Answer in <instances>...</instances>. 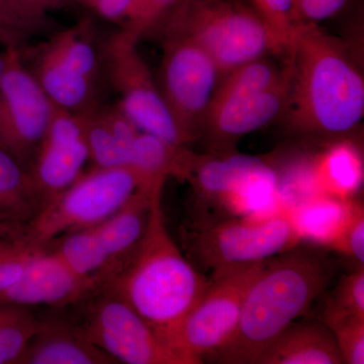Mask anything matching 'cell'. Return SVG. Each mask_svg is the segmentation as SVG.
Segmentation results:
<instances>
[{
	"mask_svg": "<svg viewBox=\"0 0 364 364\" xmlns=\"http://www.w3.org/2000/svg\"><path fill=\"white\" fill-rule=\"evenodd\" d=\"M0 11L26 26L33 36L52 30L51 21L33 18L30 14L26 13L16 0H0Z\"/></svg>",
	"mask_w": 364,
	"mask_h": 364,
	"instance_id": "cell-35",
	"label": "cell"
},
{
	"mask_svg": "<svg viewBox=\"0 0 364 364\" xmlns=\"http://www.w3.org/2000/svg\"><path fill=\"white\" fill-rule=\"evenodd\" d=\"M54 112V104L23 64L20 47L4 49L0 76V146L23 164L32 162Z\"/></svg>",
	"mask_w": 364,
	"mask_h": 364,
	"instance_id": "cell-12",
	"label": "cell"
},
{
	"mask_svg": "<svg viewBox=\"0 0 364 364\" xmlns=\"http://www.w3.org/2000/svg\"><path fill=\"white\" fill-rule=\"evenodd\" d=\"M282 114L296 136L328 142L350 138L364 117V78L348 46L318 25H301L291 51Z\"/></svg>",
	"mask_w": 364,
	"mask_h": 364,
	"instance_id": "cell-1",
	"label": "cell"
},
{
	"mask_svg": "<svg viewBox=\"0 0 364 364\" xmlns=\"http://www.w3.org/2000/svg\"><path fill=\"white\" fill-rule=\"evenodd\" d=\"M286 59L287 70L275 85L253 92L213 98L198 139L208 154L224 156L238 153L237 147L244 136L282 117L291 71Z\"/></svg>",
	"mask_w": 364,
	"mask_h": 364,
	"instance_id": "cell-13",
	"label": "cell"
},
{
	"mask_svg": "<svg viewBox=\"0 0 364 364\" xmlns=\"http://www.w3.org/2000/svg\"><path fill=\"white\" fill-rule=\"evenodd\" d=\"M52 249L79 277L97 279L107 284L116 268L105 252L95 227L71 232L55 240Z\"/></svg>",
	"mask_w": 364,
	"mask_h": 364,
	"instance_id": "cell-25",
	"label": "cell"
},
{
	"mask_svg": "<svg viewBox=\"0 0 364 364\" xmlns=\"http://www.w3.org/2000/svg\"><path fill=\"white\" fill-rule=\"evenodd\" d=\"M165 182V178L141 182L135 193L114 215L95 227L116 273L142 239L155 189Z\"/></svg>",
	"mask_w": 364,
	"mask_h": 364,
	"instance_id": "cell-18",
	"label": "cell"
},
{
	"mask_svg": "<svg viewBox=\"0 0 364 364\" xmlns=\"http://www.w3.org/2000/svg\"><path fill=\"white\" fill-rule=\"evenodd\" d=\"M279 170L272 163L252 157L234 182L221 207L235 215L260 218L279 200Z\"/></svg>",
	"mask_w": 364,
	"mask_h": 364,
	"instance_id": "cell-24",
	"label": "cell"
},
{
	"mask_svg": "<svg viewBox=\"0 0 364 364\" xmlns=\"http://www.w3.org/2000/svg\"><path fill=\"white\" fill-rule=\"evenodd\" d=\"M42 207V198L28 166L0 146V230L20 229Z\"/></svg>",
	"mask_w": 364,
	"mask_h": 364,
	"instance_id": "cell-20",
	"label": "cell"
},
{
	"mask_svg": "<svg viewBox=\"0 0 364 364\" xmlns=\"http://www.w3.org/2000/svg\"><path fill=\"white\" fill-rule=\"evenodd\" d=\"M141 0H100L93 11L122 28L130 21Z\"/></svg>",
	"mask_w": 364,
	"mask_h": 364,
	"instance_id": "cell-34",
	"label": "cell"
},
{
	"mask_svg": "<svg viewBox=\"0 0 364 364\" xmlns=\"http://www.w3.org/2000/svg\"><path fill=\"white\" fill-rule=\"evenodd\" d=\"M352 200L318 193L289 208L299 240L331 248L348 219Z\"/></svg>",
	"mask_w": 364,
	"mask_h": 364,
	"instance_id": "cell-22",
	"label": "cell"
},
{
	"mask_svg": "<svg viewBox=\"0 0 364 364\" xmlns=\"http://www.w3.org/2000/svg\"><path fill=\"white\" fill-rule=\"evenodd\" d=\"M332 332L323 323H293L268 345L253 364H342Z\"/></svg>",
	"mask_w": 364,
	"mask_h": 364,
	"instance_id": "cell-19",
	"label": "cell"
},
{
	"mask_svg": "<svg viewBox=\"0 0 364 364\" xmlns=\"http://www.w3.org/2000/svg\"><path fill=\"white\" fill-rule=\"evenodd\" d=\"M80 322H71L88 341L117 363L186 364V360L123 298L102 287L79 304Z\"/></svg>",
	"mask_w": 364,
	"mask_h": 364,
	"instance_id": "cell-9",
	"label": "cell"
},
{
	"mask_svg": "<svg viewBox=\"0 0 364 364\" xmlns=\"http://www.w3.org/2000/svg\"><path fill=\"white\" fill-rule=\"evenodd\" d=\"M105 286L100 279L79 277L54 251L40 249L20 279L0 293V304L66 308L78 306Z\"/></svg>",
	"mask_w": 364,
	"mask_h": 364,
	"instance_id": "cell-15",
	"label": "cell"
},
{
	"mask_svg": "<svg viewBox=\"0 0 364 364\" xmlns=\"http://www.w3.org/2000/svg\"><path fill=\"white\" fill-rule=\"evenodd\" d=\"M162 58L156 78L163 100L188 146L198 142L221 70L207 53L188 40H159Z\"/></svg>",
	"mask_w": 364,
	"mask_h": 364,
	"instance_id": "cell-11",
	"label": "cell"
},
{
	"mask_svg": "<svg viewBox=\"0 0 364 364\" xmlns=\"http://www.w3.org/2000/svg\"><path fill=\"white\" fill-rule=\"evenodd\" d=\"M33 33L11 16L0 11V45L4 49L9 47H21Z\"/></svg>",
	"mask_w": 364,
	"mask_h": 364,
	"instance_id": "cell-36",
	"label": "cell"
},
{
	"mask_svg": "<svg viewBox=\"0 0 364 364\" xmlns=\"http://www.w3.org/2000/svg\"><path fill=\"white\" fill-rule=\"evenodd\" d=\"M20 53L23 64L55 107L81 114L100 104L104 51L90 18L55 33L39 45H23Z\"/></svg>",
	"mask_w": 364,
	"mask_h": 364,
	"instance_id": "cell-5",
	"label": "cell"
},
{
	"mask_svg": "<svg viewBox=\"0 0 364 364\" xmlns=\"http://www.w3.org/2000/svg\"><path fill=\"white\" fill-rule=\"evenodd\" d=\"M72 1L79 2V4L90 7V9H93L95 6H97V2L100 1V0H72Z\"/></svg>",
	"mask_w": 364,
	"mask_h": 364,
	"instance_id": "cell-38",
	"label": "cell"
},
{
	"mask_svg": "<svg viewBox=\"0 0 364 364\" xmlns=\"http://www.w3.org/2000/svg\"><path fill=\"white\" fill-rule=\"evenodd\" d=\"M332 275L328 260L311 250L293 248L265 261L249 289L236 331L212 358L221 363L253 364L280 333L305 315Z\"/></svg>",
	"mask_w": 364,
	"mask_h": 364,
	"instance_id": "cell-3",
	"label": "cell"
},
{
	"mask_svg": "<svg viewBox=\"0 0 364 364\" xmlns=\"http://www.w3.org/2000/svg\"><path fill=\"white\" fill-rule=\"evenodd\" d=\"M315 181L321 193L350 200L363 184V157L351 138L329 142L312 160Z\"/></svg>",
	"mask_w": 364,
	"mask_h": 364,
	"instance_id": "cell-21",
	"label": "cell"
},
{
	"mask_svg": "<svg viewBox=\"0 0 364 364\" xmlns=\"http://www.w3.org/2000/svg\"><path fill=\"white\" fill-rule=\"evenodd\" d=\"M39 250L14 237L0 238V293L20 279L28 261Z\"/></svg>",
	"mask_w": 364,
	"mask_h": 364,
	"instance_id": "cell-30",
	"label": "cell"
},
{
	"mask_svg": "<svg viewBox=\"0 0 364 364\" xmlns=\"http://www.w3.org/2000/svg\"><path fill=\"white\" fill-rule=\"evenodd\" d=\"M265 261L213 274L203 298L165 338L186 364L202 363L230 341L249 289Z\"/></svg>",
	"mask_w": 364,
	"mask_h": 364,
	"instance_id": "cell-7",
	"label": "cell"
},
{
	"mask_svg": "<svg viewBox=\"0 0 364 364\" xmlns=\"http://www.w3.org/2000/svg\"><path fill=\"white\" fill-rule=\"evenodd\" d=\"M148 35L189 41L214 60L223 76L254 60L277 56L262 21L242 0H181Z\"/></svg>",
	"mask_w": 364,
	"mask_h": 364,
	"instance_id": "cell-4",
	"label": "cell"
},
{
	"mask_svg": "<svg viewBox=\"0 0 364 364\" xmlns=\"http://www.w3.org/2000/svg\"><path fill=\"white\" fill-rule=\"evenodd\" d=\"M109 354L81 335L71 321L42 320L18 364H112Z\"/></svg>",
	"mask_w": 364,
	"mask_h": 364,
	"instance_id": "cell-17",
	"label": "cell"
},
{
	"mask_svg": "<svg viewBox=\"0 0 364 364\" xmlns=\"http://www.w3.org/2000/svg\"><path fill=\"white\" fill-rule=\"evenodd\" d=\"M80 114L93 168L128 166L141 131L119 105L100 102Z\"/></svg>",
	"mask_w": 364,
	"mask_h": 364,
	"instance_id": "cell-16",
	"label": "cell"
},
{
	"mask_svg": "<svg viewBox=\"0 0 364 364\" xmlns=\"http://www.w3.org/2000/svg\"><path fill=\"white\" fill-rule=\"evenodd\" d=\"M138 43L121 28L102 44L105 71L119 95L117 104L141 132L189 147L163 100L156 78L138 51Z\"/></svg>",
	"mask_w": 364,
	"mask_h": 364,
	"instance_id": "cell-10",
	"label": "cell"
},
{
	"mask_svg": "<svg viewBox=\"0 0 364 364\" xmlns=\"http://www.w3.org/2000/svg\"><path fill=\"white\" fill-rule=\"evenodd\" d=\"M130 167L92 168L62 191L25 226L7 232L35 249L60 237L102 224L128 200L141 183Z\"/></svg>",
	"mask_w": 364,
	"mask_h": 364,
	"instance_id": "cell-6",
	"label": "cell"
},
{
	"mask_svg": "<svg viewBox=\"0 0 364 364\" xmlns=\"http://www.w3.org/2000/svg\"><path fill=\"white\" fill-rule=\"evenodd\" d=\"M16 1L33 18L41 21H49L47 18L48 11L65 6L72 0H16Z\"/></svg>",
	"mask_w": 364,
	"mask_h": 364,
	"instance_id": "cell-37",
	"label": "cell"
},
{
	"mask_svg": "<svg viewBox=\"0 0 364 364\" xmlns=\"http://www.w3.org/2000/svg\"><path fill=\"white\" fill-rule=\"evenodd\" d=\"M2 69H4V52L0 53V76H1Z\"/></svg>",
	"mask_w": 364,
	"mask_h": 364,
	"instance_id": "cell-39",
	"label": "cell"
},
{
	"mask_svg": "<svg viewBox=\"0 0 364 364\" xmlns=\"http://www.w3.org/2000/svg\"><path fill=\"white\" fill-rule=\"evenodd\" d=\"M325 310L364 317L363 267H356L354 272L340 279L333 296L327 301Z\"/></svg>",
	"mask_w": 364,
	"mask_h": 364,
	"instance_id": "cell-29",
	"label": "cell"
},
{
	"mask_svg": "<svg viewBox=\"0 0 364 364\" xmlns=\"http://www.w3.org/2000/svg\"><path fill=\"white\" fill-rule=\"evenodd\" d=\"M287 210L267 218H242L198 228L188 235L189 252L213 274L262 262L298 246Z\"/></svg>",
	"mask_w": 364,
	"mask_h": 364,
	"instance_id": "cell-8",
	"label": "cell"
},
{
	"mask_svg": "<svg viewBox=\"0 0 364 364\" xmlns=\"http://www.w3.org/2000/svg\"><path fill=\"white\" fill-rule=\"evenodd\" d=\"M358 263L364 264V207L363 200H352L348 219L331 248Z\"/></svg>",
	"mask_w": 364,
	"mask_h": 364,
	"instance_id": "cell-31",
	"label": "cell"
},
{
	"mask_svg": "<svg viewBox=\"0 0 364 364\" xmlns=\"http://www.w3.org/2000/svg\"><path fill=\"white\" fill-rule=\"evenodd\" d=\"M196 156V153L189 147L140 132L134 143L128 167L136 172L142 182L168 177L186 181Z\"/></svg>",
	"mask_w": 364,
	"mask_h": 364,
	"instance_id": "cell-23",
	"label": "cell"
},
{
	"mask_svg": "<svg viewBox=\"0 0 364 364\" xmlns=\"http://www.w3.org/2000/svg\"><path fill=\"white\" fill-rule=\"evenodd\" d=\"M267 28L277 57H284L293 47L299 23L294 16V0H248Z\"/></svg>",
	"mask_w": 364,
	"mask_h": 364,
	"instance_id": "cell-27",
	"label": "cell"
},
{
	"mask_svg": "<svg viewBox=\"0 0 364 364\" xmlns=\"http://www.w3.org/2000/svg\"><path fill=\"white\" fill-rule=\"evenodd\" d=\"M41 326L28 306L0 304V364H18Z\"/></svg>",
	"mask_w": 364,
	"mask_h": 364,
	"instance_id": "cell-26",
	"label": "cell"
},
{
	"mask_svg": "<svg viewBox=\"0 0 364 364\" xmlns=\"http://www.w3.org/2000/svg\"><path fill=\"white\" fill-rule=\"evenodd\" d=\"M349 0H294L299 25H320L338 14Z\"/></svg>",
	"mask_w": 364,
	"mask_h": 364,
	"instance_id": "cell-33",
	"label": "cell"
},
{
	"mask_svg": "<svg viewBox=\"0 0 364 364\" xmlns=\"http://www.w3.org/2000/svg\"><path fill=\"white\" fill-rule=\"evenodd\" d=\"M164 184L155 189L142 239L105 287L166 342L167 335L200 301L210 282L184 258L170 236L162 210Z\"/></svg>",
	"mask_w": 364,
	"mask_h": 364,
	"instance_id": "cell-2",
	"label": "cell"
},
{
	"mask_svg": "<svg viewBox=\"0 0 364 364\" xmlns=\"http://www.w3.org/2000/svg\"><path fill=\"white\" fill-rule=\"evenodd\" d=\"M323 323L332 332L344 363H364V317L324 310Z\"/></svg>",
	"mask_w": 364,
	"mask_h": 364,
	"instance_id": "cell-28",
	"label": "cell"
},
{
	"mask_svg": "<svg viewBox=\"0 0 364 364\" xmlns=\"http://www.w3.org/2000/svg\"><path fill=\"white\" fill-rule=\"evenodd\" d=\"M88 160L82 116L55 107L44 138L28 165L43 207L82 176Z\"/></svg>",
	"mask_w": 364,
	"mask_h": 364,
	"instance_id": "cell-14",
	"label": "cell"
},
{
	"mask_svg": "<svg viewBox=\"0 0 364 364\" xmlns=\"http://www.w3.org/2000/svg\"><path fill=\"white\" fill-rule=\"evenodd\" d=\"M179 1L181 0H141L130 21L122 28L128 31L140 41Z\"/></svg>",
	"mask_w": 364,
	"mask_h": 364,
	"instance_id": "cell-32",
	"label": "cell"
}]
</instances>
